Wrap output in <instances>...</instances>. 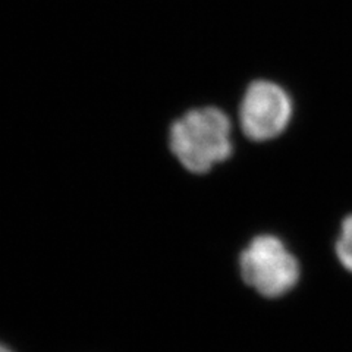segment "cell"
<instances>
[{
    "label": "cell",
    "instance_id": "2",
    "mask_svg": "<svg viewBox=\"0 0 352 352\" xmlns=\"http://www.w3.org/2000/svg\"><path fill=\"white\" fill-rule=\"evenodd\" d=\"M242 280L266 298H279L300 280V263L274 235H258L239 256Z\"/></svg>",
    "mask_w": 352,
    "mask_h": 352
},
{
    "label": "cell",
    "instance_id": "3",
    "mask_svg": "<svg viewBox=\"0 0 352 352\" xmlns=\"http://www.w3.org/2000/svg\"><path fill=\"white\" fill-rule=\"evenodd\" d=\"M294 113L292 98L276 82L254 81L239 104V125L252 141H269L288 128Z\"/></svg>",
    "mask_w": 352,
    "mask_h": 352
},
{
    "label": "cell",
    "instance_id": "1",
    "mask_svg": "<svg viewBox=\"0 0 352 352\" xmlns=\"http://www.w3.org/2000/svg\"><path fill=\"white\" fill-rule=\"evenodd\" d=\"M169 147L191 173H207L232 156V122L217 107L192 109L172 124Z\"/></svg>",
    "mask_w": 352,
    "mask_h": 352
},
{
    "label": "cell",
    "instance_id": "5",
    "mask_svg": "<svg viewBox=\"0 0 352 352\" xmlns=\"http://www.w3.org/2000/svg\"><path fill=\"white\" fill-rule=\"evenodd\" d=\"M0 352H14V351L10 349L8 345H5V344L0 342Z\"/></svg>",
    "mask_w": 352,
    "mask_h": 352
},
{
    "label": "cell",
    "instance_id": "4",
    "mask_svg": "<svg viewBox=\"0 0 352 352\" xmlns=\"http://www.w3.org/2000/svg\"><path fill=\"white\" fill-rule=\"evenodd\" d=\"M335 250L340 264L352 273V214L348 216L340 226Z\"/></svg>",
    "mask_w": 352,
    "mask_h": 352
}]
</instances>
